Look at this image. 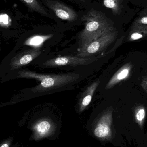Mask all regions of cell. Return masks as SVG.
Listing matches in <instances>:
<instances>
[{
    "label": "cell",
    "instance_id": "1",
    "mask_svg": "<svg viewBox=\"0 0 147 147\" xmlns=\"http://www.w3.org/2000/svg\"><path fill=\"white\" fill-rule=\"evenodd\" d=\"M83 20L85 27L79 35L81 47L116 29L112 22L100 11L90 10Z\"/></svg>",
    "mask_w": 147,
    "mask_h": 147
},
{
    "label": "cell",
    "instance_id": "2",
    "mask_svg": "<svg viewBox=\"0 0 147 147\" xmlns=\"http://www.w3.org/2000/svg\"><path fill=\"white\" fill-rule=\"evenodd\" d=\"M18 77L34 79L39 80V84L32 89L34 93L42 92L59 88L77 80L80 78L79 74L68 73L61 74H42L28 70L19 71Z\"/></svg>",
    "mask_w": 147,
    "mask_h": 147
},
{
    "label": "cell",
    "instance_id": "3",
    "mask_svg": "<svg viewBox=\"0 0 147 147\" xmlns=\"http://www.w3.org/2000/svg\"><path fill=\"white\" fill-rule=\"evenodd\" d=\"M118 36V31L115 29L88 45L80 48L77 56L82 58L101 57L115 41Z\"/></svg>",
    "mask_w": 147,
    "mask_h": 147
},
{
    "label": "cell",
    "instance_id": "4",
    "mask_svg": "<svg viewBox=\"0 0 147 147\" xmlns=\"http://www.w3.org/2000/svg\"><path fill=\"white\" fill-rule=\"evenodd\" d=\"M100 58V57L82 58L74 56H63L47 60L44 63V65L46 67H58L64 65L83 66L95 62Z\"/></svg>",
    "mask_w": 147,
    "mask_h": 147
},
{
    "label": "cell",
    "instance_id": "5",
    "mask_svg": "<svg viewBox=\"0 0 147 147\" xmlns=\"http://www.w3.org/2000/svg\"><path fill=\"white\" fill-rule=\"evenodd\" d=\"M45 2L47 6L61 20L72 22L77 18V14L73 9L62 3L53 0H46Z\"/></svg>",
    "mask_w": 147,
    "mask_h": 147
},
{
    "label": "cell",
    "instance_id": "6",
    "mask_svg": "<svg viewBox=\"0 0 147 147\" xmlns=\"http://www.w3.org/2000/svg\"><path fill=\"white\" fill-rule=\"evenodd\" d=\"M41 53L40 49L37 48L29 49L17 54L11 59V69H16L28 64Z\"/></svg>",
    "mask_w": 147,
    "mask_h": 147
},
{
    "label": "cell",
    "instance_id": "7",
    "mask_svg": "<svg viewBox=\"0 0 147 147\" xmlns=\"http://www.w3.org/2000/svg\"><path fill=\"white\" fill-rule=\"evenodd\" d=\"M132 65L128 63L125 65L116 72L110 79L106 86L107 89H110L115 85L127 78L132 69Z\"/></svg>",
    "mask_w": 147,
    "mask_h": 147
},
{
    "label": "cell",
    "instance_id": "8",
    "mask_svg": "<svg viewBox=\"0 0 147 147\" xmlns=\"http://www.w3.org/2000/svg\"><path fill=\"white\" fill-rule=\"evenodd\" d=\"M99 80H98L92 83L88 87L85 91L83 93L79 102V110L80 111H83L90 104L92 100V97L97 88L99 85Z\"/></svg>",
    "mask_w": 147,
    "mask_h": 147
},
{
    "label": "cell",
    "instance_id": "9",
    "mask_svg": "<svg viewBox=\"0 0 147 147\" xmlns=\"http://www.w3.org/2000/svg\"><path fill=\"white\" fill-rule=\"evenodd\" d=\"M147 38V25L133 23L128 40L133 41Z\"/></svg>",
    "mask_w": 147,
    "mask_h": 147
},
{
    "label": "cell",
    "instance_id": "10",
    "mask_svg": "<svg viewBox=\"0 0 147 147\" xmlns=\"http://www.w3.org/2000/svg\"><path fill=\"white\" fill-rule=\"evenodd\" d=\"M52 37V34L34 35L25 41V45L35 47V48H38L41 46L44 42H45L49 39L51 38Z\"/></svg>",
    "mask_w": 147,
    "mask_h": 147
},
{
    "label": "cell",
    "instance_id": "11",
    "mask_svg": "<svg viewBox=\"0 0 147 147\" xmlns=\"http://www.w3.org/2000/svg\"><path fill=\"white\" fill-rule=\"evenodd\" d=\"M51 122L47 119H43L39 121L35 126L34 129L37 134L41 136L47 134L51 129Z\"/></svg>",
    "mask_w": 147,
    "mask_h": 147
},
{
    "label": "cell",
    "instance_id": "12",
    "mask_svg": "<svg viewBox=\"0 0 147 147\" xmlns=\"http://www.w3.org/2000/svg\"><path fill=\"white\" fill-rule=\"evenodd\" d=\"M31 10L44 16L47 15L45 9L37 0H20Z\"/></svg>",
    "mask_w": 147,
    "mask_h": 147
},
{
    "label": "cell",
    "instance_id": "13",
    "mask_svg": "<svg viewBox=\"0 0 147 147\" xmlns=\"http://www.w3.org/2000/svg\"><path fill=\"white\" fill-rule=\"evenodd\" d=\"M106 7L110 9L113 13L118 14L121 12V5L119 0H103Z\"/></svg>",
    "mask_w": 147,
    "mask_h": 147
},
{
    "label": "cell",
    "instance_id": "14",
    "mask_svg": "<svg viewBox=\"0 0 147 147\" xmlns=\"http://www.w3.org/2000/svg\"><path fill=\"white\" fill-rule=\"evenodd\" d=\"M109 132V127L107 124L104 123H101L95 129V134L97 137H104L108 136Z\"/></svg>",
    "mask_w": 147,
    "mask_h": 147
},
{
    "label": "cell",
    "instance_id": "15",
    "mask_svg": "<svg viewBox=\"0 0 147 147\" xmlns=\"http://www.w3.org/2000/svg\"><path fill=\"white\" fill-rule=\"evenodd\" d=\"M146 116V110L142 106H140L137 109L136 113V119L138 121L141 122Z\"/></svg>",
    "mask_w": 147,
    "mask_h": 147
},
{
    "label": "cell",
    "instance_id": "16",
    "mask_svg": "<svg viewBox=\"0 0 147 147\" xmlns=\"http://www.w3.org/2000/svg\"><path fill=\"white\" fill-rule=\"evenodd\" d=\"M134 24H143V25H147V13L141 14L138 18L135 20Z\"/></svg>",
    "mask_w": 147,
    "mask_h": 147
},
{
    "label": "cell",
    "instance_id": "17",
    "mask_svg": "<svg viewBox=\"0 0 147 147\" xmlns=\"http://www.w3.org/2000/svg\"><path fill=\"white\" fill-rule=\"evenodd\" d=\"M9 18L6 14H1V26H9L10 23Z\"/></svg>",
    "mask_w": 147,
    "mask_h": 147
},
{
    "label": "cell",
    "instance_id": "18",
    "mask_svg": "<svg viewBox=\"0 0 147 147\" xmlns=\"http://www.w3.org/2000/svg\"><path fill=\"white\" fill-rule=\"evenodd\" d=\"M141 85L143 87V89L146 91V92L147 93V76L145 77L142 80Z\"/></svg>",
    "mask_w": 147,
    "mask_h": 147
},
{
    "label": "cell",
    "instance_id": "19",
    "mask_svg": "<svg viewBox=\"0 0 147 147\" xmlns=\"http://www.w3.org/2000/svg\"><path fill=\"white\" fill-rule=\"evenodd\" d=\"M1 147H9L7 143H4L1 146Z\"/></svg>",
    "mask_w": 147,
    "mask_h": 147
},
{
    "label": "cell",
    "instance_id": "20",
    "mask_svg": "<svg viewBox=\"0 0 147 147\" xmlns=\"http://www.w3.org/2000/svg\"><path fill=\"white\" fill-rule=\"evenodd\" d=\"M78 1H85V0H78Z\"/></svg>",
    "mask_w": 147,
    "mask_h": 147
}]
</instances>
